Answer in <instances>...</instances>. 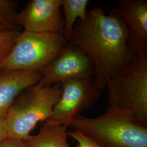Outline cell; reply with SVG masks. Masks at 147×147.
Listing matches in <instances>:
<instances>
[{
    "label": "cell",
    "instance_id": "7c38bea8",
    "mask_svg": "<svg viewBox=\"0 0 147 147\" xmlns=\"http://www.w3.org/2000/svg\"><path fill=\"white\" fill-rule=\"evenodd\" d=\"M88 0H62V8L64 13L63 36L68 42L76 21L84 20L87 16L86 8Z\"/></svg>",
    "mask_w": 147,
    "mask_h": 147
},
{
    "label": "cell",
    "instance_id": "5b68a950",
    "mask_svg": "<svg viewBox=\"0 0 147 147\" xmlns=\"http://www.w3.org/2000/svg\"><path fill=\"white\" fill-rule=\"evenodd\" d=\"M68 42L62 33L20 32L14 46L0 65L2 71H42Z\"/></svg>",
    "mask_w": 147,
    "mask_h": 147
},
{
    "label": "cell",
    "instance_id": "e0dca14e",
    "mask_svg": "<svg viewBox=\"0 0 147 147\" xmlns=\"http://www.w3.org/2000/svg\"><path fill=\"white\" fill-rule=\"evenodd\" d=\"M8 136L5 118L0 117V143Z\"/></svg>",
    "mask_w": 147,
    "mask_h": 147
},
{
    "label": "cell",
    "instance_id": "3957f363",
    "mask_svg": "<svg viewBox=\"0 0 147 147\" xmlns=\"http://www.w3.org/2000/svg\"><path fill=\"white\" fill-rule=\"evenodd\" d=\"M62 94L61 84H35L24 90L11 106L5 117L8 136L27 140L30 133L53 113Z\"/></svg>",
    "mask_w": 147,
    "mask_h": 147
},
{
    "label": "cell",
    "instance_id": "30bf717a",
    "mask_svg": "<svg viewBox=\"0 0 147 147\" xmlns=\"http://www.w3.org/2000/svg\"><path fill=\"white\" fill-rule=\"evenodd\" d=\"M42 71L13 70L0 73V117L5 118L17 97L25 89L37 84Z\"/></svg>",
    "mask_w": 147,
    "mask_h": 147
},
{
    "label": "cell",
    "instance_id": "4fadbf2b",
    "mask_svg": "<svg viewBox=\"0 0 147 147\" xmlns=\"http://www.w3.org/2000/svg\"><path fill=\"white\" fill-rule=\"evenodd\" d=\"M17 4L13 0H0V31L18 30L14 21Z\"/></svg>",
    "mask_w": 147,
    "mask_h": 147
},
{
    "label": "cell",
    "instance_id": "ba28073f",
    "mask_svg": "<svg viewBox=\"0 0 147 147\" xmlns=\"http://www.w3.org/2000/svg\"><path fill=\"white\" fill-rule=\"evenodd\" d=\"M62 0H31L15 16L17 26L35 33H62Z\"/></svg>",
    "mask_w": 147,
    "mask_h": 147
},
{
    "label": "cell",
    "instance_id": "6da1fadb",
    "mask_svg": "<svg viewBox=\"0 0 147 147\" xmlns=\"http://www.w3.org/2000/svg\"><path fill=\"white\" fill-rule=\"evenodd\" d=\"M68 42L91 59L94 65V79L104 89L135 55L127 28L116 8L107 15L100 7L90 10L84 20L76 21Z\"/></svg>",
    "mask_w": 147,
    "mask_h": 147
},
{
    "label": "cell",
    "instance_id": "5bb4252c",
    "mask_svg": "<svg viewBox=\"0 0 147 147\" xmlns=\"http://www.w3.org/2000/svg\"><path fill=\"white\" fill-rule=\"evenodd\" d=\"M20 32L0 31V65L10 54Z\"/></svg>",
    "mask_w": 147,
    "mask_h": 147
},
{
    "label": "cell",
    "instance_id": "52a82bcc",
    "mask_svg": "<svg viewBox=\"0 0 147 147\" xmlns=\"http://www.w3.org/2000/svg\"><path fill=\"white\" fill-rule=\"evenodd\" d=\"M94 64L79 47L67 42L55 58L42 71L38 84L53 86L77 79L94 78Z\"/></svg>",
    "mask_w": 147,
    "mask_h": 147
},
{
    "label": "cell",
    "instance_id": "8fae6325",
    "mask_svg": "<svg viewBox=\"0 0 147 147\" xmlns=\"http://www.w3.org/2000/svg\"><path fill=\"white\" fill-rule=\"evenodd\" d=\"M67 125H43L36 135L26 140L31 147H69Z\"/></svg>",
    "mask_w": 147,
    "mask_h": 147
},
{
    "label": "cell",
    "instance_id": "9a60e30c",
    "mask_svg": "<svg viewBox=\"0 0 147 147\" xmlns=\"http://www.w3.org/2000/svg\"><path fill=\"white\" fill-rule=\"evenodd\" d=\"M68 135L78 142L76 147H102L78 130H74L72 132H68Z\"/></svg>",
    "mask_w": 147,
    "mask_h": 147
},
{
    "label": "cell",
    "instance_id": "ac0fdd59",
    "mask_svg": "<svg viewBox=\"0 0 147 147\" xmlns=\"http://www.w3.org/2000/svg\"><path fill=\"white\" fill-rule=\"evenodd\" d=\"M2 71V70H1V67H0V73Z\"/></svg>",
    "mask_w": 147,
    "mask_h": 147
},
{
    "label": "cell",
    "instance_id": "9c48e42d",
    "mask_svg": "<svg viewBox=\"0 0 147 147\" xmlns=\"http://www.w3.org/2000/svg\"><path fill=\"white\" fill-rule=\"evenodd\" d=\"M115 8L127 28L134 53H147V0H119Z\"/></svg>",
    "mask_w": 147,
    "mask_h": 147
},
{
    "label": "cell",
    "instance_id": "277c9868",
    "mask_svg": "<svg viewBox=\"0 0 147 147\" xmlns=\"http://www.w3.org/2000/svg\"><path fill=\"white\" fill-rule=\"evenodd\" d=\"M108 107L131 112L147 125V53L135 54L131 62L109 81Z\"/></svg>",
    "mask_w": 147,
    "mask_h": 147
},
{
    "label": "cell",
    "instance_id": "2e32d148",
    "mask_svg": "<svg viewBox=\"0 0 147 147\" xmlns=\"http://www.w3.org/2000/svg\"><path fill=\"white\" fill-rule=\"evenodd\" d=\"M0 147H31L26 141L8 136L0 143Z\"/></svg>",
    "mask_w": 147,
    "mask_h": 147
},
{
    "label": "cell",
    "instance_id": "8992f818",
    "mask_svg": "<svg viewBox=\"0 0 147 147\" xmlns=\"http://www.w3.org/2000/svg\"><path fill=\"white\" fill-rule=\"evenodd\" d=\"M61 84V98L51 116L42 125H67L76 115L94 104L104 90L94 78L73 80Z\"/></svg>",
    "mask_w": 147,
    "mask_h": 147
},
{
    "label": "cell",
    "instance_id": "7a4b0ae2",
    "mask_svg": "<svg viewBox=\"0 0 147 147\" xmlns=\"http://www.w3.org/2000/svg\"><path fill=\"white\" fill-rule=\"evenodd\" d=\"M67 126L82 133L102 147H147V125L131 112L118 107H108L96 118L76 115Z\"/></svg>",
    "mask_w": 147,
    "mask_h": 147
}]
</instances>
